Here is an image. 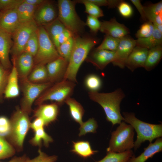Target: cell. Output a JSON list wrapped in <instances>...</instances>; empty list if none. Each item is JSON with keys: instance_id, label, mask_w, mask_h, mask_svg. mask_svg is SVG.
Returning <instances> with one entry per match:
<instances>
[{"instance_id": "277c9868", "label": "cell", "mask_w": 162, "mask_h": 162, "mask_svg": "<svg viewBox=\"0 0 162 162\" xmlns=\"http://www.w3.org/2000/svg\"><path fill=\"white\" fill-rule=\"evenodd\" d=\"M76 0H58V18L65 28L73 35H80L84 32L86 22L77 14L75 6Z\"/></svg>"}, {"instance_id": "836d02e7", "label": "cell", "mask_w": 162, "mask_h": 162, "mask_svg": "<svg viewBox=\"0 0 162 162\" xmlns=\"http://www.w3.org/2000/svg\"><path fill=\"white\" fill-rule=\"evenodd\" d=\"M77 3L83 4L85 7V12L88 15L98 18L104 16L103 10L99 7L88 2L87 0H76Z\"/></svg>"}, {"instance_id": "484cf974", "label": "cell", "mask_w": 162, "mask_h": 162, "mask_svg": "<svg viewBox=\"0 0 162 162\" xmlns=\"http://www.w3.org/2000/svg\"><path fill=\"white\" fill-rule=\"evenodd\" d=\"M162 57V44L148 50L143 68L147 71L152 70L159 63Z\"/></svg>"}, {"instance_id": "7bdbcfd3", "label": "cell", "mask_w": 162, "mask_h": 162, "mask_svg": "<svg viewBox=\"0 0 162 162\" xmlns=\"http://www.w3.org/2000/svg\"><path fill=\"white\" fill-rule=\"evenodd\" d=\"M86 24L89 28L90 32L93 34H96L100 30L101 22L97 18L88 15Z\"/></svg>"}, {"instance_id": "f1b7e54d", "label": "cell", "mask_w": 162, "mask_h": 162, "mask_svg": "<svg viewBox=\"0 0 162 162\" xmlns=\"http://www.w3.org/2000/svg\"><path fill=\"white\" fill-rule=\"evenodd\" d=\"M38 6L27 4L23 1L17 8L18 17L20 23L33 19L35 11Z\"/></svg>"}, {"instance_id": "cb8c5ba5", "label": "cell", "mask_w": 162, "mask_h": 162, "mask_svg": "<svg viewBox=\"0 0 162 162\" xmlns=\"http://www.w3.org/2000/svg\"><path fill=\"white\" fill-rule=\"evenodd\" d=\"M43 26L57 50L59 47L58 42V37L66 28L58 18Z\"/></svg>"}, {"instance_id": "8d00e7d4", "label": "cell", "mask_w": 162, "mask_h": 162, "mask_svg": "<svg viewBox=\"0 0 162 162\" xmlns=\"http://www.w3.org/2000/svg\"><path fill=\"white\" fill-rule=\"evenodd\" d=\"M74 42V38L72 37L60 44L57 50L60 56L68 62L73 49Z\"/></svg>"}, {"instance_id": "8992f818", "label": "cell", "mask_w": 162, "mask_h": 162, "mask_svg": "<svg viewBox=\"0 0 162 162\" xmlns=\"http://www.w3.org/2000/svg\"><path fill=\"white\" fill-rule=\"evenodd\" d=\"M134 129L122 121L111 133L107 152L120 153L131 150L134 146Z\"/></svg>"}, {"instance_id": "ffe728a7", "label": "cell", "mask_w": 162, "mask_h": 162, "mask_svg": "<svg viewBox=\"0 0 162 162\" xmlns=\"http://www.w3.org/2000/svg\"><path fill=\"white\" fill-rule=\"evenodd\" d=\"M58 104L57 103L40 104L35 111L34 116L42 119L47 126L56 119L58 113Z\"/></svg>"}, {"instance_id": "4fadbf2b", "label": "cell", "mask_w": 162, "mask_h": 162, "mask_svg": "<svg viewBox=\"0 0 162 162\" xmlns=\"http://www.w3.org/2000/svg\"><path fill=\"white\" fill-rule=\"evenodd\" d=\"M68 62L61 57L46 65L48 81L51 83L62 80L67 70Z\"/></svg>"}, {"instance_id": "e0dca14e", "label": "cell", "mask_w": 162, "mask_h": 162, "mask_svg": "<svg viewBox=\"0 0 162 162\" xmlns=\"http://www.w3.org/2000/svg\"><path fill=\"white\" fill-rule=\"evenodd\" d=\"M115 52L106 50L95 49L88 56L86 61L92 64L98 69L103 70L113 60Z\"/></svg>"}, {"instance_id": "f907efd6", "label": "cell", "mask_w": 162, "mask_h": 162, "mask_svg": "<svg viewBox=\"0 0 162 162\" xmlns=\"http://www.w3.org/2000/svg\"><path fill=\"white\" fill-rule=\"evenodd\" d=\"M44 126L45 123L42 119L40 118H36L31 123L30 128L35 132L39 129L44 128Z\"/></svg>"}, {"instance_id": "5bb4252c", "label": "cell", "mask_w": 162, "mask_h": 162, "mask_svg": "<svg viewBox=\"0 0 162 162\" xmlns=\"http://www.w3.org/2000/svg\"><path fill=\"white\" fill-rule=\"evenodd\" d=\"M100 31L106 35L119 39L130 33L129 29L124 25L118 22L115 18L101 22Z\"/></svg>"}, {"instance_id": "f35d334b", "label": "cell", "mask_w": 162, "mask_h": 162, "mask_svg": "<svg viewBox=\"0 0 162 162\" xmlns=\"http://www.w3.org/2000/svg\"><path fill=\"white\" fill-rule=\"evenodd\" d=\"M38 46V39L36 31L31 35L28 40L23 52L27 53L34 57L37 52Z\"/></svg>"}, {"instance_id": "f6af8a7d", "label": "cell", "mask_w": 162, "mask_h": 162, "mask_svg": "<svg viewBox=\"0 0 162 162\" xmlns=\"http://www.w3.org/2000/svg\"><path fill=\"white\" fill-rule=\"evenodd\" d=\"M117 7L120 14L124 17H130L133 14V10L131 6L126 2L122 0Z\"/></svg>"}, {"instance_id": "7402d4cb", "label": "cell", "mask_w": 162, "mask_h": 162, "mask_svg": "<svg viewBox=\"0 0 162 162\" xmlns=\"http://www.w3.org/2000/svg\"><path fill=\"white\" fill-rule=\"evenodd\" d=\"M18 75L14 64L10 73L7 85L4 92L5 98H14L19 94L18 83Z\"/></svg>"}, {"instance_id": "7c38bea8", "label": "cell", "mask_w": 162, "mask_h": 162, "mask_svg": "<svg viewBox=\"0 0 162 162\" xmlns=\"http://www.w3.org/2000/svg\"><path fill=\"white\" fill-rule=\"evenodd\" d=\"M136 46V40L129 35L120 39L112 62V64L124 68L129 56Z\"/></svg>"}, {"instance_id": "74e56055", "label": "cell", "mask_w": 162, "mask_h": 162, "mask_svg": "<svg viewBox=\"0 0 162 162\" xmlns=\"http://www.w3.org/2000/svg\"><path fill=\"white\" fill-rule=\"evenodd\" d=\"M80 125L79 134V136L84 135L88 133H95L98 128L97 122L94 118H90L87 121L83 122Z\"/></svg>"}, {"instance_id": "2e32d148", "label": "cell", "mask_w": 162, "mask_h": 162, "mask_svg": "<svg viewBox=\"0 0 162 162\" xmlns=\"http://www.w3.org/2000/svg\"><path fill=\"white\" fill-rule=\"evenodd\" d=\"M13 64L21 81L27 79L34 66V57L27 53L23 52L13 60Z\"/></svg>"}, {"instance_id": "d4e9b609", "label": "cell", "mask_w": 162, "mask_h": 162, "mask_svg": "<svg viewBox=\"0 0 162 162\" xmlns=\"http://www.w3.org/2000/svg\"><path fill=\"white\" fill-rule=\"evenodd\" d=\"M152 34L145 38H138L136 40V46L149 50L162 44V33L154 26Z\"/></svg>"}, {"instance_id": "f5cc1de1", "label": "cell", "mask_w": 162, "mask_h": 162, "mask_svg": "<svg viewBox=\"0 0 162 162\" xmlns=\"http://www.w3.org/2000/svg\"><path fill=\"white\" fill-rule=\"evenodd\" d=\"M46 1L45 0H23L24 2L27 4L36 6L40 5Z\"/></svg>"}, {"instance_id": "83f0119b", "label": "cell", "mask_w": 162, "mask_h": 162, "mask_svg": "<svg viewBox=\"0 0 162 162\" xmlns=\"http://www.w3.org/2000/svg\"><path fill=\"white\" fill-rule=\"evenodd\" d=\"M64 102L69 107L71 118L81 125L83 122L82 118L84 112L82 106L76 100L70 97L67 98Z\"/></svg>"}, {"instance_id": "3957f363", "label": "cell", "mask_w": 162, "mask_h": 162, "mask_svg": "<svg viewBox=\"0 0 162 162\" xmlns=\"http://www.w3.org/2000/svg\"><path fill=\"white\" fill-rule=\"evenodd\" d=\"M124 121L131 125L137 133L134 148L137 150L146 141L152 143L155 139L162 136V124H154L142 121L133 112H123Z\"/></svg>"}, {"instance_id": "603a6c76", "label": "cell", "mask_w": 162, "mask_h": 162, "mask_svg": "<svg viewBox=\"0 0 162 162\" xmlns=\"http://www.w3.org/2000/svg\"><path fill=\"white\" fill-rule=\"evenodd\" d=\"M146 18L153 24H160L162 22V2L144 6Z\"/></svg>"}, {"instance_id": "816d5d0a", "label": "cell", "mask_w": 162, "mask_h": 162, "mask_svg": "<svg viewBox=\"0 0 162 162\" xmlns=\"http://www.w3.org/2000/svg\"><path fill=\"white\" fill-rule=\"evenodd\" d=\"M29 158L25 154L20 156H15L10 160L6 162H26ZM0 162H3L0 161Z\"/></svg>"}, {"instance_id": "9a60e30c", "label": "cell", "mask_w": 162, "mask_h": 162, "mask_svg": "<svg viewBox=\"0 0 162 162\" xmlns=\"http://www.w3.org/2000/svg\"><path fill=\"white\" fill-rule=\"evenodd\" d=\"M13 44L11 35L0 28V62L8 70L11 66L9 55Z\"/></svg>"}, {"instance_id": "ee69618b", "label": "cell", "mask_w": 162, "mask_h": 162, "mask_svg": "<svg viewBox=\"0 0 162 162\" xmlns=\"http://www.w3.org/2000/svg\"><path fill=\"white\" fill-rule=\"evenodd\" d=\"M9 74L0 62V97L4 93Z\"/></svg>"}, {"instance_id": "d590c367", "label": "cell", "mask_w": 162, "mask_h": 162, "mask_svg": "<svg viewBox=\"0 0 162 162\" xmlns=\"http://www.w3.org/2000/svg\"><path fill=\"white\" fill-rule=\"evenodd\" d=\"M86 87L91 92H98L102 86L100 78L95 74H91L87 76L85 80Z\"/></svg>"}, {"instance_id": "1f68e13d", "label": "cell", "mask_w": 162, "mask_h": 162, "mask_svg": "<svg viewBox=\"0 0 162 162\" xmlns=\"http://www.w3.org/2000/svg\"><path fill=\"white\" fill-rule=\"evenodd\" d=\"M34 135L30 140V143L35 146H40L42 141L45 146L48 147L50 143L53 142L52 137L44 130V128L39 129L35 132Z\"/></svg>"}, {"instance_id": "d6986e66", "label": "cell", "mask_w": 162, "mask_h": 162, "mask_svg": "<svg viewBox=\"0 0 162 162\" xmlns=\"http://www.w3.org/2000/svg\"><path fill=\"white\" fill-rule=\"evenodd\" d=\"M17 8L0 12V28L11 35L20 23Z\"/></svg>"}, {"instance_id": "ac0fdd59", "label": "cell", "mask_w": 162, "mask_h": 162, "mask_svg": "<svg viewBox=\"0 0 162 162\" xmlns=\"http://www.w3.org/2000/svg\"><path fill=\"white\" fill-rule=\"evenodd\" d=\"M148 50L136 46L129 56L125 67L131 71L136 69L144 67Z\"/></svg>"}, {"instance_id": "f546056e", "label": "cell", "mask_w": 162, "mask_h": 162, "mask_svg": "<svg viewBox=\"0 0 162 162\" xmlns=\"http://www.w3.org/2000/svg\"><path fill=\"white\" fill-rule=\"evenodd\" d=\"M107 152L106 156L97 162H129L134 155L132 150L120 153Z\"/></svg>"}, {"instance_id": "681fc988", "label": "cell", "mask_w": 162, "mask_h": 162, "mask_svg": "<svg viewBox=\"0 0 162 162\" xmlns=\"http://www.w3.org/2000/svg\"><path fill=\"white\" fill-rule=\"evenodd\" d=\"M72 37H73V35L71 32L66 28L58 37V42L59 46L60 44L66 42Z\"/></svg>"}, {"instance_id": "30bf717a", "label": "cell", "mask_w": 162, "mask_h": 162, "mask_svg": "<svg viewBox=\"0 0 162 162\" xmlns=\"http://www.w3.org/2000/svg\"><path fill=\"white\" fill-rule=\"evenodd\" d=\"M21 81L23 96L21 101L20 109L29 114L33 103L52 83L49 82L37 83L30 82L27 79Z\"/></svg>"}, {"instance_id": "9c48e42d", "label": "cell", "mask_w": 162, "mask_h": 162, "mask_svg": "<svg viewBox=\"0 0 162 162\" xmlns=\"http://www.w3.org/2000/svg\"><path fill=\"white\" fill-rule=\"evenodd\" d=\"M38 26L32 19L20 23L11 34L13 41L10 52L13 60L23 52L25 46L31 35L37 31Z\"/></svg>"}, {"instance_id": "b9f144b4", "label": "cell", "mask_w": 162, "mask_h": 162, "mask_svg": "<svg viewBox=\"0 0 162 162\" xmlns=\"http://www.w3.org/2000/svg\"><path fill=\"white\" fill-rule=\"evenodd\" d=\"M23 0H0V12L17 8Z\"/></svg>"}, {"instance_id": "bcb514c9", "label": "cell", "mask_w": 162, "mask_h": 162, "mask_svg": "<svg viewBox=\"0 0 162 162\" xmlns=\"http://www.w3.org/2000/svg\"><path fill=\"white\" fill-rule=\"evenodd\" d=\"M10 128V120L5 116H0V136L7 137L9 133Z\"/></svg>"}, {"instance_id": "d6a6232c", "label": "cell", "mask_w": 162, "mask_h": 162, "mask_svg": "<svg viewBox=\"0 0 162 162\" xmlns=\"http://www.w3.org/2000/svg\"><path fill=\"white\" fill-rule=\"evenodd\" d=\"M16 149L5 139L0 136V160L10 158L15 153Z\"/></svg>"}, {"instance_id": "db71d44e", "label": "cell", "mask_w": 162, "mask_h": 162, "mask_svg": "<svg viewBox=\"0 0 162 162\" xmlns=\"http://www.w3.org/2000/svg\"></svg>"}, {"instance_id": "c3c4849f", "label": "cell", "mask_w": 162, "mask_h": 162, "mask_svg": "<svg viewBox=\"0 0 162 162\" xmlns=\"http://www.w3.org/2000/svg\"><path fill=\"white\" fill-rule=\"evenodd\" d=\"M130 1L138 10L142 20L145 22L147 21L144 6L142 4L140 1V0H131Z\"/></svg>"}, {"instance_id": "44dd1931", "label": "cell", "mask_w": 162, "mask_h": 162, "mask_svg": "<svg viewBox=\"0 0 162 162\" xmlns=\"http://www.w3.org/2000/svg\"><path fill=\"white\" fill-rule=\"evenodd\" d=\"M144 151L139 155L136 157L134 155L130 160L129 162H146L149 158L162 151V138L156 139L154 143H150Z\"/></svg>"}, {"instance_id": "7a4b0ae2", "label": "cell", "mask_w": 162, "mask_h": 162, "mask_svg": "<svg viewBox=\"0 0 162 162\" xmlns=\"http://www.w3.org/2000/svg\"><path fill=\"white\" fill-rule=\"evenodd\" d=\"M89 98L98 104L103 108L107 120L112 125L124 121L120 112V105L125 94L120 88L109 93L89 92Z\"/></svg>"}, {"instance_id": "e575fe53", "label": "cell", "mask_w": 162, "mask_h": 162, "mask_svg": "<svg viewBox=\"0 0 162 162\" xmlns=\"http://www.w3.org/2000/svg\"><path fill=\"white\" fill-rule=\"evenodd\" d=\"M120 39L105 34L104 39L98 47L97 50H104L115 52L118 46Z\"/></svg>"}, {"instance_id": "ba28073f", "label": "cell", "mask_w": 162, "mask_h": 162, "mask_svg": "<svg viewBox=\"0 0 162 162\" xmlns=\"http://www.w3.org/2000/svg\"><path fill=\"white\" fill-rule=\"evenodd\" d=\"M76 84L68 80H62L55 83L44 92L36 100L35 103L39 105L47 100L54 101L62 104L70 97Z\"/></svg>"}, {"instance_id": "7dc6e473", "label": "cell", "mask_w": 162, "mask_h": 162, "mask_svg": "<svg viewBox=\"0 0 162 162\" xmlns=\"http://www.w3.org/2000/svg\"><path fill=\"white\" fill-rule=\"evenodd\" d=\"M99 7L108 6L109 8H113L117 7L122 0H87Z\"/></svg>"}, {"instance_id": "8fae6325", "label": "cell", "mask_w": 162, "mask_h": 162, "mask_svg": "<svg viewBox=\"0 0 162 162\" xmlns=\"http://www.w3.org/2000/svg\"><path fill=\"white\" fill-rule=\"evenodd\" d=\"M58 16V6L53 2L46 0L37 7L33 19L38 26H44L53 21Z\"/></svg>"}, {"instance_id": "5b68a950", "label": "cell", "mask_w": 162, "mask_h": 162, "mask_svg": "<svg viewBox=\"0 0 162 162\" xmlns=\"http://www.w3.org/2000/svg\"><path fill=\"white\" fill-rule=\"evenodd\" d=\"M28 115L18 108L10 120V130L7 137L10 143L18 151L22 150L25 138L30 128L31 122Z\"/></svg>"}, {"instance_id": "4316f807", "label": "cell", "mask_w": 162, "mask_h": 162, "mask_svg": "<svg viewBox=\"0 0 162 162\" xmlns=\"http://www.w3.org/2000/svg\"><path fill=\"white\" fill-rule=\"evenodd\" d=\"M71 151L81 158H86L98 152L93 150L89 142L88 141H79L73 142Z\"/></svg>"}, {"instance_id": "6da1fadb", "label": "cell", "mask_w": 162, "mask_h": 162, "mask_svg": "<svg viewBox=\"0 0 162 162\" xmlns=\"http://www.w3.org/2000/svg\"><path fill=\"white\" fill-rule=\"evenodd\" d=\"M73 37V47L63 80H69L75 83L77 82V74L80 66L98 41L96 38L90 36L80 35Z\"/></svg>"}, {"instance_id": "ab89813d", "label": "cell", "mask_w": 162, "mask_h": 162, "mask_svg": "<svg viewBox=\"0 0 162 162\" xmlns=\"http://www.w3.org/2000/svg\"><path fill=\"white\" fill-rule=\"evenodd\" d=\"M154 28L153 24L147 21L141 25L137 31L135 36L137 39L149 37L152 34Z\"/></svg>"}, {"instance_id": "60d3db41", "label": "cell", "mask_w": 162, "mask_h": 162, "mask_svg": "<svg viewBox=\"0 0 162 162\" xmlns=\"http://www.w3.org/2000/svg\"><path fill=\"white\" fill-rule=\"evenodd\" d=\"M38 155L32 159L29 158L26 162H55L58 159V157L55 155H49L39 149L38 150Z\"/></svg>"}, {"instance_id": "4dcf8cb0", "label": "cell", "mask_w": 162, "mask_h": 162, "mask_svg": "<svg viewBox=\"0 0 162 162\" xmlns=\"http://www.w3.org/2000/svg\"><path fill=\"white\" fill-rule=\"evenodd\" d=\"M33 69L28 77L27 79L29 81L33 83L49 82L46 65H37Z\"/></svg>"}, {"instance_id": "52a82bcc", "label": "cell", "mask_w": 162, "mask_h": 162, "mask_svg": "<svg viewBox=\"0 0 162 162\" xmlns=\"http://www.w3.org/2000/svg\"><path fill=\"white\" fill-rule=\"evenodd\" d=\"M38 46L34 57V65H46L60 56L43 26H38L37 31Z\"/></svg>"}]
</instances>
